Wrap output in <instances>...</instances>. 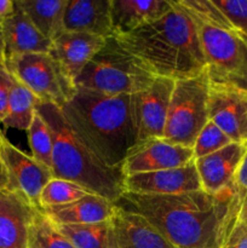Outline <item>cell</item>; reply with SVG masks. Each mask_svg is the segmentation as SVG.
Here are the masks:
<instances>
[{"label": "cell", "instance_id": "21", "mask_svg": "<svg viewBox=\"0 0 247 248\" xmlns=\"http://www.w3.org/2000/svg\"><path fill=\"white\" fill-rule=\"evenodd\" d=\"M115 205L96 194H86L73 202L44 208L43 212L57 225L93 224L110 220Z\"/></svg>", "mask_w": 247, "mask_h": 248}, {"label": "cell", "instance_id": "14", "mask_svg": "<svg viewBox=\"0 0 247 248\" xmlns=\"http://www.w3.org/2000/svg\"><path fill=\"white\" fill-rule=\"evenodd\" d=\"M245 153L246 143L232 142L213 154L194 160L202 190L219 194L234 186Z\"/></svg>", "mask_w": 247, "mask_h": 248}, {"label": "cell", "instance_id": "25", "mask_svg": "<svg viewBox=\"0 0 247 248\" xmlns=\"http://www.w3.org/2000/svg\"><path fill=\"white\" fill-rule=\"evenodd\" d=\"M28 248H75L57 229L55 223L38 210L28 230Z\"/></svg>", "mask_w": 247, "mask_h": 248}, {"label": "cell", "instance_id": "18", "mask_svg": "<svg viewBox=\"0 0 247 248\" xmlns=\"http://www.w3.org/2000/svg\"><path fill=\"white\" fill-rule=\"evenodd\" d=\"M107 39L86 33L64 31L52 41L50 55L75 81L87 63L106 45Z\"/></svg>", "mask_w": 247, "mask_h": 248}, {"label": "cell", "instance_id": "10", "mask_svg": "<svg viewBox=\"0 0 247 248\" xmlns=\"http://www.w3.org/2000/svg\"><path fill=\"white\" fill-rule=\"evenodd\" d=\"M1 157L7 174V190L14 191L38 210L44 186L53 178L50 169L27 155L4 137Z\"/></svg>", "mask_w": 247, "mask_h": 248}, {"label": "cell", "instance_id": "23", "mask_svg": "<svg viewBox=\"0 0 247 248\" xmlns=\"http://www.w3.org/2000/svg\"><path fill=\"white\" fill-rule=\"evenodd\" d=\"M36 103L38 98L14 78L7 104V113L2 125L9 128L28 131L35 115Z\"/></svg>", "mask_w": 247, "mask_h": 248}, {"label": "cell", "instance_id": "26", "mask_svg": "<svg viewBox=\"0 0 247 248\" xmlns=\"http://www.w3.org/2000/svg\"><path fill=\"white\" fill-rule=\"evenodd\" d=\"M174 6L185 12L195 23L234 29L212 0H172ZM235 31V29H234Z\"/></svg>", "mask_w": 247, "mask_h": 248}, {"label": "cell", "instance_id": "20", "mask_svg": "<svg viewBox=\"0 0 247 248\" xmlns=\"http://www.w3.org/2000/svg\"><path fill=\"white\" fill-rule=\"evenodd\" d=\"M172 7V0H110L113 36L131 33L162 17Z\"/></svg>", "mask_w": 247, "mask_h": 248}, {"label": "cell", "instance_id": "32", "mask_svg": "<svg viewBox=\"0 0 247 248\" xmlns=\"http://www.w3.org/2000/svg\"><path fill=\"white\" fill-rule=\"evenodd\" d=\"M14 78L5 69H0V125L4 121L7 113V104H9L10 92H11Z\"/></svg>", "mask_w": 247, "mask_h": 248}, {"label": "cell", "instance_id": "31", "mask_svg": "<svg viewBox=\"0 0 247 248\" xmlns=\"http://www.w3.org/2000/svg\"><path fill=\"white\" fill-rule=\"evenodd\" d=\"M237 212L230 220L219 248H247V227L239 219Z\"/></svg>", "mask_w": 247, "mask_h": 248}, {"label": "cell", "instance_id": "30", "mask_svg": "<svg viewBox=\"0 0 247 248\" xmlns=\"http://www.w3.org/2000/svg\"><path fill=\"white\" fill-rule=\"evenodd\" d=\"M230 26L247 38V0H212Z\"/></svg>", "mask_w": 247, "mask_h": 248}, {"label": "cell", "instance_id": "3", "mask_svg": "<svg viewBox=\"0 0 247 248\" xmlns=\"http://www.w3.org/2000/svg\"><path fill=\"white\" fill-rule=\"evenodd\" d=\"M75 135L107 167L121 171L135 145L130 94H107L77 87L62 109Z\"/></svg>", "mask_w": 247, "mask_h": 248}, {"label": "cell", "instance_id": "34", "mask_svg": "<svg viewBox=\"0 0 247 248\" xmlns=\"http://www.w3.org/2000/svg\"><path fill=\"white\" fill-rule=\"evenodd\" d=\"M16 9L15 0H0V27L9 17L12 16Z\"/></svg>", "mask_w": 247, "mask_h": 248}, {"label": "cell", "instance_id": "5", "mask_svg": "<svg viewBox=\"0 0 247 248\" xmlns=\"http://www.w3.org/2000/svg\"><path fill=\"white\" fill-rule=\"evenodd\" d=\"M155 78L111 36L82 69L75 84L102 93L131 96L149 87Z\"/></svg>", "mask_w": 247, "mask_h": 248}, {"label": "cell", "instance_id": "8", "mask_svg": "<svg viewBox=\"0 0 247 248\" xmlns=\"http://www.w3.org/2000/svg\"><path fill=\"white\" fill-rule=\"evenodd\" d=\"M212 82L247 89V38L234 29L196 23Z\"/></svg>", "mask_w": 247, "mask_h": 248}, {"label": "cell", "instance_id": "9", "mask_svg": "<svg viewBox=\"0 0 247 248\" xmlns=\"http://www.w3.org/2000/svg\"><path fill=\"white\" fill-rule=\"evenodd\" d=\"M173 86L174 80L155 78L149 87L130 96L131 123L135 138L132 149L150 140H162Z\"/></svg>", "mask_w": 247, "mask_h": 248}, {"label": "cell", "instance_id": "13", "mask_svg": "<svg viewBox=\"0 0 247 248\" xmlns=\"http://www.w3.org/2000/svg\"><path fill=\"white\" fill-rule=\"evenodd\" d=\"M194 161L191 148L154 140L128 153L121 166L124 177L176 169Z\"/></svg>", "mask_w": 247, "mask_h": 248}, {"label": "cell", "instance_id": "6", "mask_svg": "<svg viewBox=\"0 0 247 248\" xmlns=\"http://www.w3.org/2000/svg\"><path fill=\"white\" fill-rule=\"evenodd\" d=\"M210 82L207 70L195 77L174 80L162 140L193 149L199 133L210 120Z\"/></svg>", "mask_w": 247, "mask_h": 248}, {"label": "cell", "instance_id": "19", "mask_svg": "<svg viewBox=\"0 0 247 248\" xmlns=\"http://www.w3.org/2000/svg\"><path fill=\"white\" fill-rule=\"evenodd\" d=\"M1 31L6 58L27 53H48L52 47V41L36 29L17 4L12 16L1 26Z\"/></svg>", "mask_w": 247, "mask_h": 248}, {"label": "cell", "instance_id": "1", "mask_svg": "<svg viewBox=\"0 0 247 248\" xmlns=\"http://www.w3.org/2000/svg\"><path fill=\"white\" fill-rule=\"evenodd\" d=\"M114 205L150 223L174 248H219L239 210L235 184L219 194L203 190L153 196L124 193Z\"/></svg>", "mask_w": 247, "mask_h": 248}, {"label": "cell", "instance_id": "33", "mask_svg": "<svg viewBox=\"0 0 247 248\" xmlns=\"http://www.w3.org/2000/svg\"><path fill=\"white\" fill-rule=\"evenodd\" d=\"M235 183H236V186H239V188L247 190V142H246V153H245L244 159H242L241 165H240V169L239 171H237Z\"/></svg>", "mask_w": 247, "mask_h": 248}, {"label": "cell", "instance_id": "17", "mask_svg": "<svg viewBox=\"0 0 247 248\" xmlns=\"http://www.w3.org/2000/svg\"><path fill=\"white\" fill-rule=\"evenodd\" d=\"M63 28L64 31L111 38L110 0H65Z\"/></svg>", "mask_w": 247, "mask_h": 248}, {"label": "cell", "instance_id": "35", "mask_svg": "<svg viewBox=\"0 0 247 248\" xmlns=\"http://www.w3.org/2000/svg\"><path fill=\"white\" fill-rule=\"evenodd\" d=\"M239 190V219L247 227V190L237 186Z\"/></svg>", "mask_w": 247, "mask_h": 248}, {"label": "cell", "instance_id": "15", "mask_svg": "<svg viewBox=\"0 0 247 248\" xmlns=\"http://www.w3.org/2000/svg\"><path fill=\"white\" fill-rule=\"evenodd\" d=\"M110 248H174L147 219L115 206L110 218Z\"/></svg>", "mask_w": 247, "mask_h": 248}, {"label": "cell", "instance_id": "29", "mask_svg": "<svg viewBox=\"0 0 247 248\" xmlns=\"http://www.w3.org/2000/svg\"><path fill=\"white\" fill-rule=\"evenodd\" d=\"M230 143H232V140L217 125L208 120L193 145L194 160L213 154Z\"/></svg>", "mask_w": 247, "mask_h": 248}, {"label": "cell", "instance_id": "24", "mask_svg": "<svg viewBox=\"0 0 247 248\" xmlns=\"http://www.w3.org/2000/svg\"><path fill=\"white\" fill-rule=\"evenodd\" d=\"M55 225L75 248H110V220L93 224Z\"/></svg>", "mask_w": 247, "mask_h": 248}, {"label": "cell", "instance_id": "28", "mask_svg": "<svg viewBox=\"0 0 247 248\" xmlns=\"http://www.w3.org/2000/svg\"><path fill=\"white\" fill-rule=\"evenodd\" d=\"M89 194V191L82 186L64 181L60 178H52L45 186L40 194V207L41 210L53 206H62L79 200L80 198Z\"/></svg>", "mask_w": 247, "mask_h": 248}, {"label": "cell", "instance_id": "22", "mask_svg": "<svg viewBox=\"0 0 247 248\" xmlns=\"http://www.w3.org/2000/svg\"><path fill=\"white\" fill-rule=\"evenodd\" d=\"M16 4L48 40H56L64 33L65 0H16Z\"/></svg>", "mask_w": 247, "mask_h": 248}, {"label": "cell", "instance_id": "4", "mask_svg": "<svg viewBox=\"0 0 247 248\" xmlns=\"http://www.w3.org/2000/svg\"><path fill=\"white\" fill-rule=\"evenodd\" d=\"M35 111L45 120L52 137L53 178L73 182L115 203L124 189L123 172L107 167L82 143L56 104L39 102Z\"/></svg>", "mask_w": 247, "mask_h": 248}, {"label": "cell", "instance_id": "12", "mask_svg": "<svg viewBox=\"0 0 247 248\" xmlns=\"http://www.w3.org/2000/svg\"><path fill=\"white\" fill-rule=\"evenodd\" d=\"M124 189L126 193L153 196L179 195L202 190L194 161L176 169L125 177Z\"/></svg>", "mask_w": 247, "mask_h": 248}, {"label": "cell", "instance_id": "37", "mask_svg": "<svg viewBox=\"0 0 247 248\" xmlns=\"http://www.w3.org/2000/svg\"><path fill=\"white\" fill-rule=\"evenodd\" d=\"M5 62H6V56H5V46L4 38H2V31L0 27V69H5Z\"/></svg>", "mask_w": 247, "mask_h": 248}, {"label": "cell", "instance_id": "2", "mask_svg": "<svg viewBox=\"0 0 247 248\" xmlns=\"http://www.w3.org/2000/svg\"><path fill=\"white\" fill-rule=\"evenodd\" d=\"M114 39L156 78L181 80L206 70L196 23L174 4L160 18Z\"/></svg>", "mask_w": 247, "mask_h": 248}, {"label": "cell", "instance_id": "27", "mask_svg": "<svg viewBox=\"0 0 247 248\" xmlns=\"http://www.w3.org/2000/svg\"><path fill=\"white\" fill-rule=\"evenodd\" d=\"M28 142L31 156L52 171V137L47 124L35 111L28 128Z\"/></svg>", "mask_w": 247, "mask_h": 248}, {"label": "cell", "instance_id": "36", "mask_svg": "<svg viewBox=\"0 0 247 248\" xmlns=\"http://www.w3.org/2000/svg\"><path fill=\"white\" fill-rule=\"evenodd\" d=\"M4 133L1 132L0 130V190H4V189L7 188V174H6V170H5L4 166V161H2L1 157V144H2V140H4Z\"/></svg>", "mask_w": 247, "mask_h": 248}, {"label": "cell", "instance_id": "16", "mask_svg": "<svg viewBox=\"0 0 247 248\" xmlns=\"http://www.w3.org/2000/svg\"><path fill=\"white\" fill-rule=\"evenodd\" d=\"M38 211L18 194L0 190V248H28V230Z\"/></svg>", "mask_w": 247, "mask_h": 248}, {"label": "cell", "instance_id": "7", "mask_svg": "<svg viewBox=\"0 0 247 248\" xmlns=\"http://www.w3.org/2000/svg\"><path fill=\"white\" fill-rule=\"evenodd\" d=\"M6 70L39 102L62 109L73 99L77 86L50 53H27L6 58Z\"/></svg>", "mask_w": 247, "mask_h": 248}, {"label": "cell", "instance_id": "11", "mask_svg": "<svg viewBox=\"0 0 247 248\" xmlns=\"http://www.w3.org/2000/svg\"><path fill=\"white\" fill-rule=\"evenodd\" d=\"M208 119L232 142H247V89L210 82Z\"/></svg>", "mask_w": 247, "mask_h": 248}]
</instances>
